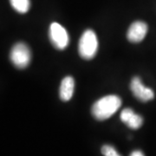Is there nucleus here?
I'll use <instances>...</instances> for the list:
<instances>
[{
    "label": "nucleus",
    "instance_id": "nucleus-1",
    "mask_svg": "<svg viewBox=\"0 0 156 156\" xmlns=\"http://www.w3.org/2000/svg\"><path fill=\"white\" fill-rule=\"evenodd\" d=\"M122 102V99L117 95H106L93 104L91 108L92 115L98 121L107 120L121 108Z\"/></svg>",
    "mask_w": 156,
    "mask_h": 156
},
{
    "label": "nucleus",
    "instance_id": "nucleus-2",
    "mask_svg": "<svg viewBox=\"0 0 156 156\" xmlns=\"http://www.w3.org/2000/svg\"><path fill=\"white\" fill-rule=\"evenodd\" d=\"M98 50V40L92 30H86L79 40L78 51L83 59L90 60L94 58Z\"/></svg>",
    "mask_w": 156,
    "mask_h": 156
},
{
    "label": "nucleus",
    "instance_id": "nucleus-3",
    "mask_svg": "<svg viewBox=\"0 0 156 156\" xmlns=\"http://www.w3.org/2000/svg\"><path fill=\"white\" fill-rule=\"evenodd\" d=\"M10 59L15 67L24 69L31 60V52L29 46L24 43H17L12 47L10 53Z\"/></svg>",
    "mask_w": 156,
    "mask_h": 156
},
{
    "label": "nucleus",
    "instance_id": "nucleus-4",
    "mask_svg": "<svg viewBox=\"0 0 156 156\" xmlns=\"http://www.w3.org/2000/svg\"><path fill=\"white\" fill-rule=\"evenodd\" d=\"M49 37L53 46L59 50H64L69 43L67 30L58 23H52L49 30Z\"/></svg>",
    "mask_w": 156,
    "mask_h": 156
},
{
    "label": "nucleus",
    "instance_id": "nucleus-5",
    "mask_svg": "<svg viewBox=\"0 0 156 156\" xmlns=\"http://www.w3.org/2000/svg\"><path fill=\"white\" fill-rule=\"evenodd\" d=\"M130 89L133 95L141 101H148L154 99V93L150 88H147L141 83L140 77H134L130 83Z\"/></svg>",
    "mask_w": 156,
    "mask_h": 156
},
{
    "label": "nucleus",
    "instance_id": "nucleus-6",
    "mask_svg": "<svg viewBox=\"0 0 156 156\" xmlns=\"http://www.w3.org/2000/svg\"><path fill=\"white\" fill-rule=\"evenodd\" d=\"M147 32V23L141 21L134 22L128 28L127 32V38L133 44H138L145 38Z\"/></svg>",
    "mask_w": 156,
    "mask_h": 156
},
{
    "label": "nucleus",
    "instance_id": "nucleus-7",
    "mask_svg": "<svg viewBox=\"0 0 156 156\" xmlns=\"http://www.w3.org/2000/svg\"><path fill=\"white\" fill-rule=\"evenodd\" d=\"M120 118L122 122L132 129H138L143 124L142 117L135 114L131 108H124L121 113Z\"/></svg>",
    "mask_w": 156,
    "mask_h": 156
},
{
    "label": "nucleus",
    "instance_id": "nucleus-8",
    "mask_svg": "<svg viewBox=\"0 0 156 156\" xmlns=\"http://www.w3.org/2000/svg\"><path fill=\"white\" fill-rule=\"evenodd\" d=\"M74 89H75V80L71 76H66L62 79L60 86L59 95L60 98L63 101H68L71 99L74 95Z\"/></svg>",
    "mask_w": 156,
    "mask_h": 156
},
{
    "label": "nucleus",
    "instance_id": "nucleus-9",
    "mask_svg": "<svg viewBox=\"0 0 156 156\" xmlns=\"http://www.w3.org/2000/svg\"><path fill=\"white\" fill-rule=\"evenodd\" d=\"M12 8L17 12L24 14L30 8V0H10Z\"/></svg>",
    "mask_w": 156,
    "mask_h": 156
},
{
    "label": "nucleus",
    "instance_id": "nucleus-10",
    "mask_svg": "<svg viewBox=\"0 0 156 156\" xmlns=\"http://www.w3.org/2000/svg\"><path fill=\"white\" fill-rule=\"evenodd\" d=\"M101 153L104 156H121L116 149L110 145H104L101 147Z\"/></svg>",
    "mask_w": 156,
    "mask_h": 156
},
{
    "label": "nucleus",
    "instance_id": "nucleus-11",
    "mask_svg": "<svg viewBox=\"0 0 156 156\" xmlns=\"http://www.w3.org/2000/svg\"><path fill=\"white\" fill-rule=\"evenodd\" d=\"M130 156H145V155H144V154H143L141 151L135 150V151H133V152L131 153Z\"/></svg>",
    "mask_w": 156,
    "mask_h": 156
}]
</instances>
